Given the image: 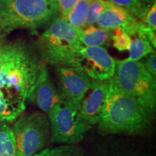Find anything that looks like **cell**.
I'll use <instances>...</instances> for the list:
<instances>
[{
    "label": "cell",
    "instance_id": "obj_4",
    "mask_svg": "<svg viewBox=\"0 0 156 156\" xmlns=\"http://www.w3.org/2000/svg\"><path fill=\"white\" fill-rule=\"evenodd\" d=\"M58 15L56 0H0V23L5 35L17 28H38Z\"/></svg>",
    "mask_w": 156,
    "mask_h": 156
},
{
    "label": "cell",
    "instance_id": "obj_3",
    "mask_svg": "<svg viewBox=\"0 0 156 156\" xmlns=\"http://www.w3.org/2000/svg\"><path fill=\"white\" fill-rule=\"evenodd\" d=\"M82 47L77 30L60 16L48 23L39 37L37 48L44 61L58 67H77Z\"/></svg>",
    "mask_w": 156,
    "mask_h": 156
},
{
    "label": "cell",
    "instance_id": "obj_1",
    "mask_svg": "<svg viewBox=\"0 0 156 156\" xmlns=\"http://www.w3.org/2000/svg\"><path fill=\"white\" fill-rule=\"evenodd\" d=\"M41 64L31 48L21 42L5 44V62L0 73V90L6 98L25 107Z\"/></svg>",
    "mask_w": 156,
    "mask_h": 156
},
{
    "label": "cell",
    "instance_id": "obj_6",
    "mask_svg": "<svg viewBox=\"0 0 156 156\" xmlns=\"http://www.w3.org/2000/svg\"><path fill=\"white\" fill-rule=\"evenodd\" d=\"M16 156H33L42 151L51 140L48 118L41 112L18 117L13 125Z\"/></svg>",
    "mask_w": 156,
    "mask_h": 156
},
{
    "label": "cell",
    "instance_id": "obj_23",
    "mask_svg": "<svg viewBox=\"0 0 156 156\" xmlns=\"http://www.w3.org/2000/svg\"><path fill=\"white\" fill-rule=\"evenodd\" d=\"M143 58V61L141 62L143 65L145 66V69L147 70L148 73L156 78V54L155 51L147 54Z\"/></svg>",
    "mask_w": 156,
    "mask_h": 156
},
{
    "label": "cell",
    "instance_id": "obj_15",
    "mask_svg": "<svg viewBox=\"0 0 156 156\" xmlns=\"http://www.w3.org/2000/svg\"><path fill=\"white\" fill-rule=\"evenodd\" d=\"M25 107L6 98L0 90V122H14L23 114Z\"/></svg>",
    "mask_w": 156,
    "mask_h": 156
},
{
    "label": "cell",
    "instance_id": "obj_19",
    "mask_svg": "<svg viewBox=\"0 0 156 156\" xmlns=\"http://www.w3.org/2000/svg\"><path fill=\"white\" fill-rule=\"evenodd\" d=\"M35 156H85L80 147L73 145H63L53 148H46Z\"/></svg>",
    "mask_w": 156,
    "mask_h": 156
},
{
    "label": "cell",
    "instance_id": "obj_8",
    "mask_svg": "<svg viewBox=\"0 0 156 156\" xmlns=\"http://www.w3.org/2000/svg\"><path fill=\"white\" fill-rule=\"evenodd\" d=\"M116 60L101 46H82L77 67L91 80H108L114 75Z\"/></svg>",
    "mask_w": 156,
    "mask_h": 156
},
{
    "label": "cell",
    "instance_id": "obj_9",
    "mask_svg": "<svg viewBox=\"0 0 156 156\" xmlns=\"http://www.w3.org/2000/svg\"><path fill=\"white\" fill-rule=\"evenodd\" d=\"M56 75L61 101L80 108L86 93L92 87L93 80L80 69L73 67H56Z\"/></svg>",
    "mask_w": 156,
    "mask_h": 156
},
{
    "label": "cell",
    "instance_id": "obj_11",
    "mask_svg": "<svg viewBox=\"0 0 156 156\" xmlns=\"http://www.w3.org/2000/svg\"><path fill=\"white\" fill-rule=\"evenodd\" d=\"M27 99L45 113H48L61 101L45 64L41 66L38 77Z\"/></svg>",
    "mask_w": 156,
    "mask_h": 156
},
{
    "label": "cell",
    "instance_id": "obj_17",
    "mask_svg": "<svg viewBox=\"0 0 156 156\" xmlns=\"http://www.w3.org/2000/svg\"><path fill=\"white\" fill-rule=\"evenodd\" d=\"M129 56V59L139 61L147 54L155 51L151 43L145 38L136 37L131 40L128 48Z\"/></svg>",
    "mask_w": 156,
    "mask_h": 156
},
{
    "label": "cell",
    "instance_id": "obj_10",
    "mask_svg": "<svg viewBox=\"0 0 156 156\" xmlns=\"http://www.w3.org/2000/svg\"><path fill=\"white\" fill-rule=\"evenodd\" d=\"M138 21L125 9L108 0L103 2L102 11L98 17L96 23L100 28L109 31L121 30L130 36H135Z\"/></svg>",
    "mask_w": 156,
    "mask_h": 156
},
{
    "label": "cell",
    "instance_id": "obj_5",
    "mask_svg": "<svg viewBox=\"0 0 156 156\" xmlns=\"http://www.w3.org/2000/svg\"><path fill=\"white\" fill-rule=\"evenodd\" d=\"M111 83L119 90L134 98L155 114L156 81L140 61L116 60V67Z\"/></svg>",
    "mask_w": 156,
    "mask_h": 156
},
{
    "label": "cell",
    "instance_id": "obj_12",
    "mask_svg": "<svg viewBox=\"0 0 156 156\" xmlns=\"http://www.w3.org/2000/svg\"><path fill=\"white\" fill-rule=\"evenodd\" d=\"M109 80L104 81L93 80L90 89V93L85 95L80 106L82 118L90 126L98 124L106 100Z\"/></svg>",
    "mask_w": 156,
    "mask_h": 156
},
{
    "label": "cell",
    "instance_id": "obj_27",
    "mask_svg": "<svg viewBox=\"0 0 156 156\" xmlns=\"http://www.w3.org/2000/svg\"><path fill=\"white\" fill-rule=\"evenodd\" d=\"M142 3L145 4V5L152 6L154 3L156 2V0H140Z\"/></svg>",
    "mask_w": 156,
    "mask_h": 156
},
{
    "label": "cell",
    "instance_id": "obj_24",
    "mask_svg": "<svg viewBox=\"0 0 156 156\" xmlns=\"http://www.w3.org/2000/svg\"><path fill=\"white\" fill-rule=\"evenodd\" d=\"M140 21L145 23L148 28H151L152 30H156V2L151 6L146 15Z\"/></svg>",
    "mask_w": 156,
    "mask_h": 156
},
{
    "label": "cell",
    "instance_id": "obj_2",
    "mask_svg": "<svg viewBox=\"0 0 156 156\" xmlns=\"http://www.w3.org/2000/svg\"><path fill=\"white\" fill-rule=\"evenodd\" d=\"M154 114L137 100L111 83L98 122L102 134H136L146 129Z\"/></svg>",
    "mask_w": 156,
    "mask_h": 156
},
{
    "label": "cell",
    "instance_id": "obj_16",
    "mask_svg": "<svg viewBox=\"0 0 156 156\" xmlns=\"http://www.w3.org/2000/svg\"><path fill=\"white\" fill-rule=\"evenodd\" d=\"M89 1L90 0H78L77 4L68 15L67 20L77 31L85 28Z\"/></svg>",
    "mask_w": 156,
    "mask_h": 156
},
{
    "label": "cell",
    "instance_id": "obj_18",
    "mask_svg": "<svg viewBox=\"0 0 156 156\" xmlns=\"http://www.w3.org/2000/svg\"><path fill=\"white\" fill-rule=\"evenodd\" d=\"M114 5L125 9L134 17L141 20L151 6L141 2L140 0H108Z\"/></svg>",
    "mask_w": 156,
    "mask_h": 156
},
{
    "label": "cell",
    "instance_id": "obj_21",
    "mask_svg": "<svg viewBox=\"0 0 156 156\" xmlns=\"http://www.w3.org/2000/svg\"><path fill=\"white\" fill-rule=\"evenodd\" d=\"M116 31V34L113 35L112 36L113 40V46L120 51L128 50L129 46L130 43H131V36L124 31L121 30Z\"/></svg>",
    "mask_w": 156,
    "mask_h": 156
},
{
    "label": "cell",
    "instance_id": "obj_22",
    "mask_svg": "<svg viewBox=\"0 0 156 156\" xmlns=\"http://www.w3.org/2000/svg\"><path fill=\"white\" fill-rule=\"evenodd\" d=\"M58 3L59 16L67 20L68 15L71 12L78 0H56Z\"/></svg>",
    "mask_w": 156,
    "mask_h": 156
},
{
    "label": "cell",
    "instance_id": "obj_13",
    "mask_svg": "<svg viewBox=\"0 0 156 156\" xmlns=\"http://www.w3.org/2000/svg\"><path fill=\"white\" fill-rule=\"evenodd\" d=\"M81 44L85 46H101L106 44L111 38V32L105 29L90 26L77 31Z\"/></svg>",
    "mask_w": 156,
    "mask_h": 156
},
{
    "label": "cell",
    "instance_id": "obj_26",
    "mask_svg": "<svg viewBox=\"0 0 156 156\" xmlns=\"http://www.w3.org/2000/svg\"><path fill=\"white\" fill-rule=\"evenodd\" d=\"M101 156H126V155H124V154H123L122 153H107L106 154H102ZM128 156H132V155H128ZM135 156V155H134Z\"/></svg>",
    "mask_w": 156,
    "mask_h": 156
},
{
    "label": "cell",
    "instance_id": "obj_28",
    "mask_svg": "<svg viewBox=\"0 0 156 156\" xmlns=\"http://www.w3.org/2000/svg\"><path fill=\"white\" fill-rule=\"evenodd\" d=\"M5 34H4V31L2 30V25H1V23H0V39L2 38V37Z\"/></svg>",
    "mask_w": 156,
    "mask_h": 156
},
{
    "label": "cell",
    "instance_id": "obj_7",
    "mask_svg": "<svg viewBox=\"0 0 156 156\" xmlns=\"http://www.w3.org/2000/svg\"><path fill=\"white\" fill-rule=\"evenodd\" d=\"M80 108L61 101L48 112L51 141L54 143L74 145L81 141L92 127L82 118Z\"/></svg>",
    "mask_w": 156,
    "mask_h": 156
},
{
    "label": "cell",
    "instance_id": "obj_25",
    "mask_svg": "<svg viewBox=\"0 0 156 156\" xmlns=\"http://www.w3.org/2000/svg\"><path fill=\"white\" fill-rule=\"evenodd\" d=\"M5 62V44L0 43V73Z\"/></svg>",
    "mask_w": 156,
    "mask_h": 156
},
{
    "label": "cell",
    "instance_id": "obj_20",
    "mask_svg": "<svg viewBox=\"0 0 156 156\" xmlns=\"http://www.w3.org/2000/svg\"><path fill=\"white\" fill-rule=\"evenodd\" d=\"M103 2L104 0H90L85 27L90 26L96 23L98 17L102 11Z\"/></svg>",
    "mask_w": 156,
    "mask_h": 156
},
{
    "label": "cell",
    "instance_id": "obj_14",
    "mask_svg": "<svg viewBox=\"0 0 156 156\" xmlns=\"http://www.w3.org/2000/svg\"><path fill=\"white\" fill-rule=\"evenodd\" d=\"M0 156H16V142L9 122H0Z\"/></svg>",
    "mask_w": 156,
    "mask_h": 156
}]
</instances>
